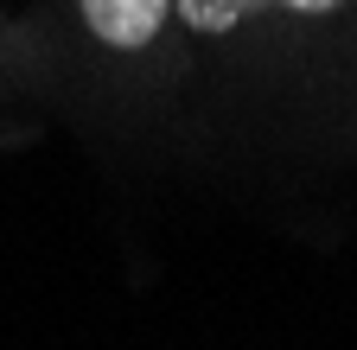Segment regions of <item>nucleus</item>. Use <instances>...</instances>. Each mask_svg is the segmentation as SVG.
<instances>
[{
    "label": "nucleus",
    "mask_w": 357,
    "mask_h": 350,
    "mask_svg": "<svg viewBox=\"0 0 357 350\" xmlns=\"http://www.w3.org/2000/svg\"><path fill=\"white\" fill-rule=\"evenodd\" d=\"M83 19L96 32V45L109 51H147L160 38L166 0H83Z\"/></svg>",
    "instance_id": "obj_1"
},
{
    "label": "nucleus",
    "mask_w": 357,
    "mask_h": 350,
    "mask_svg": "<svg viewBox=\"0 0 357 350\" xmlns=\"http://www.w3.org/2000/svg\"><path fill=\"white\" fill-rule=\"evenodd\" d=\"M281 7H294V13H306V19H326V13L344 7V0H281Z\"/></svg>",
    "instance_id": "obj_2"
}]
</instances>
